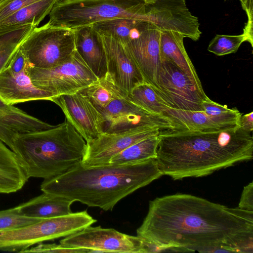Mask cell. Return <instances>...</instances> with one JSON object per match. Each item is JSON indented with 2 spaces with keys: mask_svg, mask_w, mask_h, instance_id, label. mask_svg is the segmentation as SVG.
<instances>
[{
  "mask_svg": "<svg viewBox=\"0 0 253 253\" xmlns=\"http://www.w3.org/2000/svg\"><path fill=\"white\" fill-rule=\"evenodd\" d=\"M238 208L253 211V182H251L244 187Z\"/></svg>",
  "mask_w": 253,
  "mask_h": 253,
  "instance_id": "obj_34",
  "label": "cell"
},
{
  "mask_svg": "<svg viewBox=\"0 0 253 253\" xmlns=\"http://www.w3.org/2000/svg\"><path fill=\"white\" fill-rule=\"evenodd\" d=\"M99 111L105 121L103 132H120L143 126L158 128L161 131L175 129L168 117L144 110L131 102L127 95L113 101Z\"/></svg>",
  "mask_w": 253,
  "mask_h": 253,
  "instance_id": "obj_11",
  "label": "cell"
},
{
  "mask_svg": "<svg viewBox=\"0 0 253 253\" xmlns=\"http://www.w3.org/2000/svg\"><path fill=\"white\" fill-rule=\"evenodd\" d=\"M10 0H0V7L4 5Z\"/></svg>",
  "mask_w": 253,
  "mask_h": 253,
  "instance_id": "obj_40",
  "label": "cell"
},
{
  "mask_svg": "<svg viewBox=\"0 0 253 253\" xmlns=\"http://www.w3.org/2000/svg\"><path fill=\"white\" fill-rule=\"evenodd\" d=\"M159 134L149 137L129 146L113 156L109 164L124 165L156 159Z\"/></svg>",
  "mask_w": 253,
  "mask_h": 253,
  "instance_id": "obj_27",
  "label": "cell"
},
{
  "mask_svg": "<svg viewBox=\"0 0 253 253\" xmlns=\"http://www.w3.org/2000/svg\"><path fill=\"white\" fill-rule=\"evenodd\" d=\"M20 253H89L87 249L66 247L56 244H44L39 243L37 246L28 248L21 251Z\"/></svg>",
  "mask_w": 253,
  "mask_h": 253,
  "instance_id": "obj_32",
  "label": "cell"
},
{
  "mask_svg": "<svg viewBox=\"0 0 253 253\" xmlns=\"http://www.w3.org/2000/svg\"><path fill=\"white\" fill-rule=\"evenodd\" d=\"M79 91L99 110L106 107L113 101L127 95L115 84L108 73Z\"/></svg>",
  "mask_w": 253,
  "mask_h": 253,
  "instance_id": "obj_26",
  "label": "cell"
},
{
  "mask_svg": "<svg viewBox=\"0 0 253 253\" xmlns=\"http://www.w3.org/2000/svg\"><path fill=\"white\" fill-rule=\"evenodd\" d=\"M243 10L246 12L248 21L244 30L247 32H252L253 28V0H239Z\"/></svg>",
  "mask_w": 253,
  "mask_h": 253,
  "instance_id": "obj_36",
  "label": "cell"
},
{
  "mask_svg": "<svg viewBox=\"0 0 253 253\" xmlns=\"http://www.w3.org/2000/svg\"><path fill=\"white\" fill-rule=\"evenodd\" d=\"M55 126L28 115L12 106L0 110V140L12 150L18 135L42 131Z\"/></svg>",
  "mask_w": 253,
  "mask_h": 253,
  "instance_id": "obj_18",
  "label": "cell"
},
{
  "mask_svg": "<svg viewBox=\"0 0 253 253\" xmlns=\"http://www.w3.org/2000/svg\"><path fill=\"white\" fill-rule=\"evenodd\" d=\"M58 0H39L31 3L0 21V27L31 24L37 27Z\"/></svg>",
  "mask_w": 253,
  "mask_h": 253,
  "instance_id": "obj_25",
  "label": "cell"
},
{
  "mask_svg": "<svg viewBox=\"0 0 253 253\" xmlns=\"http://www.w3.org/2000/svg\"><path fill=\"white\" fill-rule=\"evenodd\" d=\"M19 49L30 65L53 68L69 60L76 51L74 30L47 22L34 28Z\"/></svg>",
  "mask_w": 253,
  "mask_h": 253,
  "instance_id": "obj_7",
  "label": "cell"
},
{
  "mask_svg": "<svg viewBox=\"0 0 253 253\" xmlns=\"http://www.w3.org/2000/svg\"><path fill=\"white\" fill-rule=\"evenodd\" d=\"M86 142L68 122L48 129L17 135L12 151L27 178H49L81 162Z\"/></svg>",
  "mask_w": 253,
  "mask_h": 253,
  "instance_id": "obj_4",
  "label": "cell"
},
{
  "mask_svg": "<svg viewBox=\"0 0 253 253\" xmlns=\"http://www.w3.org/2000/svg\"><path fill=\"white\" fill-rule=\"evenodd\" d=\"M249 42L247 37L239 35H216L210 42L208 50L217 56H223L236 52L242 43Z\"/></svg>",
  "mask_w": 253,
  "mask_h": 253,
  "instance_id": "obj_30",
  "label": "cell"
},
{
  "mask_svg": "<svg viewBox=\"0 0 253 253\" xmlns=\"http://www.w3.org/2000/svg\"><path fill=\"white\" fill-rule=\"evenodd\" d=\"M51 101L62 110L68 121L86 142L103 132L105 121L100 111L80 91L60 95Z\"/></svg>",
  "mask_w": 253,
  "mask_h": 253,
  "instance_id": "obj_13",
  "label": "cell"
},
{
  "mask_svg": "<svg viewBox=\"0 0 253 253\" xmlns=\"http://www.w3.org/2000/svg\"><path fill=\"white\" fill-rule=\"evenodd\" d=\"M27 62L25 56L19 48L6 67L12 72L18 73L26 69Z\"/></svg>",
  "mask_w": 253,
  "mask_h": 253,
  "instance_id": "obj_35",
  "label": "cell"
},
{
  "mask_svg": "<svg viewBox=\"0 0 253 253\" xmlns=\"http://www.w3.org/2000/svg\"><path fill=\"white\" fill-rule=\"evenodd\" d=\"M160 131L158 128L143 126L120 132H102L86 142L81 163L86 167L109 165L113 156L136 142L159 134Z\"/></svg>",
  "mask_w": 253,
  "mask_h": 253,
  "instance_id": "obj_12",
  "label": "cell"
},
{
  "mask_svg": "<svg viewBox=\"0 0 253 253\" xmlns=\"http://www.w3.org/2000/svg\"><path fill=\"white\" fill-rule=\"evenodd\" d=\"M50 25L74 29L114 18L149 23L142 0H58L49 14Z\"/></svg>",
  "mask_w": 253,
  "mask_h": 253,
  "instance_id": "obj_5",
  "label": "cell"
},
{
  "mask_svg": "<svg viewBox=\"0 0 253 253\" xmlns=\"http://www.w3.org/2000/svg\"><path fill=\"white\" fill-rule=\"evenodd\" d=\"M137 236L163 252L253 253V211L175 194L156 198Z\"/></svg>",
  "mask_w": 253,
  "mask_h": 253,
  "instance_id": "obj_1",
  "label": "cell"
},
{
  "mask_svg": "<svg viewBox=\"0 0 253 253\" xmlns=\"http://www.w3.org/2000/svg\"><path fill=\"white\" fill-rule=\"evenodd\" d=\"M76 50L98 78L108 73L106 53L100 36L91 25L74 29Z\"/></svg>",
  "mask_w": 253,
  "mask_h": 253,
  "instance_id": "obj_17",
  "label": "cell"
},
{
  "mask_svg": "<svg viewBox=\"0 0 253 253\" xmlns=\"http://www.w3.org/2000/svg\"><path fill=\"white\" fill-rule=\"evenodd\" d=\"M35 27L31 24L0 27V72Z\"/></svg>",
  "mask_w": 253,
  "mask_h": 253,
  "instance_id": "obj_24",
  "label": "cell"
},
{
  "mask_svg": "<svg viewBox=\"0 0 253 253\" xmlns=\"http://www.w3.org/2000/svg\"><path fill=\"white\" fill-rule=\"evenodd\" d=\"M238 126L243 129L252 132L253 130V112L242 114L238 122Z\"/></svg>",
  "mask_w": 253,
  "mask_h": 253,
  "instance_id": "obj_37",
  "label": "cell"
},
{
  "mask_svg": "<svg viewBox=\"0 0 253 253\" xmlns=\"http://www.w3.org/2000/svg\"><path fill=\"white\" fill-rule=\"evenodd\" d=\"M184 36L171 31H162L161 33L160 47L164 60L169 59L183 71L196 85L202 89L201 81L184 47Z\"/></svg>",
  "mask_w": 253,
  "mask_h": 253,
  "instance_id": "obj_20",
  "label": "cell"
},
{
  "mask_svg": "<svg viewBox=\"0 0 253 253\" xmlns=\"http://www.w3.org/2000/svg\"><path fill=\"white\" fill-rule=\"evenodd\" d=\"M96 221L86 211L43 218L25 227L0 231V250L20 252L33 245L75 233Z\"/></svg>",
  "mask_w": 253,
  "mask_h": 253,
  "instance_id": "obj_6",
  "label": "cell"
},
{
  "mask_svg": "<svg viewBox=\"0 0 253 253\" xmlns=\"http://www.w3.org/2000/svg\"><path fill=\"white\" fill-rule=\"evenodd\" d=\"M151 24L147 21L132 18H114L91 25L99 35L113 38L124 45L137 38Z\"/></svg>",
  "mask_w": 253,
  "mask_h": 253,
  "instance_id": "obj_22",
  "label": "cell"
},
{
  "mask_svg": "<svg viewBox=\"0 0 253 253\" xmlns=\"http://www.w3.org/2000/svg\"><path fill=\"white\" fill-rule=\"evenodd\" d=\"M163 115L168 117L173 123L175 126V129L205 132L229 128L216 123L204 111H187L168 108Z\"/></svg>",
  "mask_w": 253,
  "mask_h": 253,
  "instance_id": "obj_23",
  "label": "cell"
},
{
  "mask_svg": "<svg viewBox=\"0 0 253 253\" xmlns=\"http://www.w3.org/2000/svg\"><path fill=\"white\" fill-rule=\"evenodd\" d=\"M146 4L154 3L157 0H142Z\"/></svg>",
  "mask_w": 253,
  "mask_h": 253,
  "instance_id": "obj_39",
  "label": "cell"
},
{
  "mask_svg": "<svg viewBox=\"0 0 253 253\" xmlns=\"http://www.w3.org/2000/svg\"><path fill=\"white\" fill-rule=\"evenodd\" d=\"M42 219L20 214L16 207L0 211V231H8L25 227Z\"/></svg>",
  "mask_w": 253,
  "mask_h": 253,
  "instance_id": "obj_31",
  "label": "cell"
},
{
  "mask_svg": "<svg viewBox=\"0 0 253 253\" xmlns=\"http://www.w3.org/2000/svg\"><path fill=\"white\" fill-rule=\"evenodd\" d=\"M28 179L15 154L0 140V193L16 192Z\"/></svg>",
  "mask_w": 253,
  "mask_h": 253,
  "instance_id": "obj_21",
  "label": "cell"
},
{
  "mask_svg": "<svg viewBox=\"0 0 253 253\" xmlns=\"http://www.w3.org/2000/svg\"><path fill=\"white\" fill-rule=\"evenodd\" d=\"M53 97L32 84L26 69L15 73L6 67L0 72V98L7 104L38 100L51 101Z\"/></svg>",
  "mask_w": 253,
  "mask_h": 253,
  "instance_id": "obj_16",
  "label": "cell"
},
{
  "mask_svg": "<svg viewBox=\"0 0 253 253\" xmlns=\"http://www.w3.org/2000/svg\"><path fill=\"white\" fill-rule=\"evenodd\" d=\"M127 97L133 103L154 114L163 115L167 108H170L154 88L145 81L134 87Z\"/></svg>",
  "mask_w": 253,
  "mask_h": 253,
  "instance_id": "obj_28",
  "label": "cell"
},
{
  "mask_svg": "<svg viewBox=\"0 0 253 253\" xmlns=\"http://www.w3.org/2000/svg\"><path fill=\"white\" fill-rule=\"evenodd\" d=\"M253 158L251 132L238 126L212 131H161L156 159L174 180L208 175Z\"/></svg>",
  "mask_w": 253,
  "mask_h": 253,
  "instance_id": "obj_2",
  "label": "cell"
},
{
  "mask_svg": "<svg viewBox=\"0 0 253 253\" xmlns=\"http://www.w3.org/2000/svg\"><path fill=\"white\" fill-rule=\"evenodd\" d=\"M73 202L67 198L43 193L17 207L21 214L34 218H48L72 213Z\"/></svg>",
  "mask_w": 253,
  "mask_h": 253,
  "instance_id": "obj_19",
  "label": "cell"
},
{
  "mask_svg": "<svg viewBox=\"0 0 253 253\" xmlns=\"http://www.w3.org/2000/svg\"><path fill=\"white\" fill-rule=\"evenodd\" d=\"M161 31L150 24L140 35L122 45L141 73L144 81L157 92V75L164 60L160 47Z\"/></svg>",
  "mask_w": 253,
  "mask_h": 253,
  "instance_id": "obj_14",
  "label": "cell"
},
{
  "mask_svg": "<svg viewBox=\"0 0 253 253\" xmlns=\"http://www.w3.org/2000/svg\"><path fill=\"white\" fill-rule=\"evenodd\" d=\"M39 0H10L0 7V21L21 8Z\"/></svg>",
  "mask_w": 253,
  "mask_h": 253,
  "instance_id": "obj_33",
  "label": "cell"
},
{
  "mask_svg": "<svg viewBox=\"0 0 253 253\" xmlns=\"http://www.w3.org/2000/svg\"><path fill=\"white\" fill-rule=\"evenodd\" d=\"M157 93L173 109L203 111L202 101L207 96L175 64L165 59L157 75Z\"/></svg>",
  "mask_w": 253,
  "mask_h": 253,
  "instance_id": "obj_9",
  "label": "cell"
},
{
  "mask_svg": "<svg viewBox=\"0 0 253 253\" xmlns=\"http://www.w3.org/2000/svg\"><path fill=\"white\" fill-rule=\"evenodd\" d=\"M203 111L214 122L223 126L231 128L238 125L241 114L237 109H229L226 105H221L207 96L202 102Z\"/></svg>",
  "mask_w": 253,
  "mask_h": 253,
  "instance_id": "obj_29",
  "label": "cell"
},
{
  "mask_svg": "<svg viewBox=\"0 0 253 253\" xmlns=\"http://www.w3.org/2000/svg\"><path fill=\"white\" fill-rule=\"evenodd\" d=\"M26 70L36 87L54 97L76 93L98 79L76 50L69 60L53 68H37L27 62Z\"/></svg>",
  "mask_w": 253,
  "mask_h": 253,
  "instance_id": "obj_8",
  "label": "cell"
},
{
  "mask_svg": "<svg viewBox=\"0 0 253 253\" xmlns=\"http://www.w3.org/2000/svg\"><path fill=\"white\" fill-rule=\"evenodd\" d=\"M60 244L66 247L87 249L89 253H145L143 239L113 228L88 226L65 237Z\"/></svg>",
  "mask_w": 253,
  "mask_h": 253,
  "instance_id": "obj_10",
  "label": "cell"
},
{
  "mask_svg": "<svg viewBox=\"0 0 253 253\" xmlns=\"http://www.w3.org/2000/svg\"><path fill=\"white\" fill-rule=\"evenodd\" d=\"M162 175L155 159L89 167L80 162L61 174L45 179L41 190L73 202L112 211L121 200Z\"/></svg>",
  "mask_w": 253,
  "mask_h": 253,
  "instance_id": "obj_3",
  "label": "cell"
},
{
  "mask_svg": "<svg viewBox=\"0 0 253 253\" xmlns=\"http://www.w3.org/2000/svg\"><path fill=\"white\" fill-rule=\"evenodd\" d=\"M12 106V105L6 104L0 98V110L8 109Z\"/></svg>",
  "mask_w": 253,
  "mask_h": 253,
  "instance_id": "obj_38",
  "label": "cell"
},
{
  "mask_svg": "<svg viewBox=\"0 0 253 253\" xmlns=\"http://www.w3.org/2000/svg\"><path fill=\"white\" fill-rule=\"evenodd\" d=\"M99 35L106 53L108 73L115 84L128 95L134 87L144 82L143 77L120 42L111 37Z\"/></svg>",
  "mask_w": 253,
  "mask_h": 253,
  "instance_id": "obj_15",
  "label": "cell"
}]
</instances>
